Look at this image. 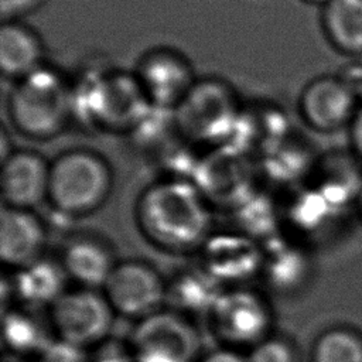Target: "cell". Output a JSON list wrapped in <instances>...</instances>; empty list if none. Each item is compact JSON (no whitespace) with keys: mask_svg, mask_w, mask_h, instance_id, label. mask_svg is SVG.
<instances>
[{"mask_svg":"<svg viewBox=\"0 0 362 362\" xmlns=\"http://www.w3.org/2000/svg\"><path fill=\"white\" fill-rule=\"evenodd\" d=\"M45 242V225L33 209L1 206L0 257L4 266L17 270L40 259Z\"/></svg>","mask_w":362,"mask_h":362,"instance_id":"cell-13","label":"cell"},{"mask_svg":"<svg viewBox=\"0 0 362 362\" xmlns=\"http://www.w3.org/2000/svg\"><path fill=\"white\" fill-rule=\"evenodd\" d=\"M198 362H247V356L240 351L221 346L211 352L202 354Z\"/></svg>","mask_w":362,"mask_h":362,"instance_id":"cell-28","label":"cell"},{"mask_svg":"<svg viewBox=\"0 0 362 362\" xmlns=\"http://www.w3.org/2000/svg\"><path fill=\"white\" fill-rule=\"evenodd\" d=\"M310 362H362V334L351 327H331L314 339Z\"/></svg>","mask_w":362,"mask_h":362,"instance_id":"cell-22","label":"cell"},{"mask_svg":"<svg viewBox=\"0 0 362 362\" xmlns=\"http://www.w3.org/2000/svg\"><path fill=\"white\" fill-rule=\"evenodd\" d=\"M13 298L25 308L49 307L66 288L68 274L59 259H40L14 270L10 276Z\"/></svg>","mask_w":362,"mask_h":362,"instance_id":"cell-15","label":"cell"},{"mask_svg":"<svg viewBox=\"0 0 362 362\" xmlns=\"http://www.w3.org/2000/svg\"><path fill=\"white\" fill-rule=\"evenodd\" d=\"M115 310L98 288L65 290L48 307V324L54 337L90 349L110 337Z\"/></svg>","mask_w":362,"mask_h":362,"instance_id":"cell-6","label":"cell"},{"mask_svg":"<svg viewBox=\"0 0 362 362\" xmlns=\"http://www.w3.org/2000/svg\"><path fill=\"white\" fill-rule=\"evenodd\" d=\"M127 341L136 362H198L202 356L192 318L167 307L136 321Z\"/></svg>","mask_w":362,"mask_h":362,"instance_id":"cell-5","label":"cell"},{"mask_svg":"<svg viewBox=\"0 0 362 362\" xmlns=\"http://www.w3.org/2000/svg\"><path fill=\"white\" fill-rule=\"evenodd\" d=\"M361 98L342 75H320L311 79L298 98V113L304 123L320 133L348 129Z\"/></svg>","mask_w":362,"mask_h":362,"instance_id":"cell-9","label":"cell"},{"mask_svg":"<svg viewBox=\"0 0 362 362\" xmlns=\"http://www.w3.org/2000/svg\"><path fill=\"white\" fill-rule=\"evenodd\" d=\"M304 3H308V4H315V6H321L324 7L325 4H328L331 0H303Z\"/></svg>","mask_w":362,"mask_h":362,"instance_id":"cell-30","label":"cell"},{"mask_svg":"<svg viewBox=\"0 0 362 362\" xmlns=\"http://www.w3.org/2000/svg\"><path fill=\"white\" fill-rule=\"evenodd\" d=\"M134 215L143 236L168 253L198 252L214 232L209 199L187 178H164L146 187Z\"/></svg>","mask_w":362,"mask_h":362,"instance_id":"cell-1","label":"cell"},{"mask_svg":"<svg viewBox=\"0 0 362 362\" xmlns=\"http://www.w3.org/2000/svg\"><path fill=\"white\" fill-rule=\"evenodd\" d=\"M14 359H17V358H14ZM11 362H20V361H18V359H17V361H11Z\"/></svg>","mask_w":362,"mask_h":362,"instance_id":"cell-31","label":"cell"},{"mask_svg":"<svg viewBox=\"0 0 362 362\" xmlns=\"http://www.w3.org/2000/svg\"><path fill=\"white\" fill-rule=\"evenodd\" d=\"M181 127L194 137L215 140L226 136L238 123L233 90L221 79L197 81L185 99L175 107Z\"/></svg>","mask_w":362,"mask_h":362,"instance_id":"cell-8","label":"cell"},{"mask_svg":"<svg viewBox=\"0 0 362 362\" xmlns=\"http://www.w3.org/2000/svg\"><path fill=\"white\" fill-rule=\"evenodd\" d=\"M51 163L38 151L14 150L1 160L3 205L33 209L48 199Z\"/></svg>","mask_w":362,"mask_h":362,"instance_id":"cell-12","label":"cell"},{"mask_svg":"<svg viewBox=\"0 0 362 362\" xmlns=\"http://www.w3.org/2000/svg\"><path fill=\"white\" fill-rule=\"evenodd\" d=\"M7 107L17 132L34 140H48L66 129L74 95L57 69L42 65L13 83Z\"/></svg>","mask_w":362,"mask_h":362,"instance_id":"cell-2","label":"cell"},{"mask_svg":"<svg viewBox=\"0 0 362 362\" xmlns=\"http://www.w3.org/2000/svg\"><path fill=\"white\" fill-rule=\"evenodd\" d=\"M263 252L260 276L264 277L270 288L279 293H291L305 281L310 264L301 249L272 238L266 242Z\"/></svg>","mask_w":362,"mask_h":362,"instance_id":"cell-20","label":"cell"},{"mask_svg":"<svg viewBox=\"0 0 362 362\" xmlns=\"http://www.w3.org/2000/svg\"><path fill=\"white\" fill-rule=\"evenodd\" d=\"M54 339L45 325L25 307L3 310V345L13 358L38 356Z\"/></svg>","mask_w":362,"mask_h":362,"instance_id":"cell-21","label":"cell"},{"mask_svg":"<svg viewBox=\"0 0 362 362\" xmlns=\"http://www.w3.org/2000/svg\"><path fill=\"white\" fill-rule=\"evenodd\" d=\"M198 252L199 266L225 287L245 286L262 273L263 246L238 229L212 232Z\"/></svg>","mask_w":362,"mask_h":362,"instance_id":"cell-10","label":"cell"},{"mask_svg":"<svg viewBox=\"0 0 362 362\" xmlns=\"http://www.w3.org/2000/svg\"><path fill=\"white\" fill-rule=\"evenodd\" d=\"M45 0H0L1 21L18 20L41 7Z\"/></svg>","mask_w":362,"mask_h":362,"instance_id":"cell-26","label":"cell"},{"mask_svg":"<svg viewBox=\"0 0 362 362\" xmlns=\"http://www.w3.org/2000/svg\"><path fill=\"white\" fill-rule=\"evenodd\" d=\"M208 322L222 346L250 351L273 334V308L259 290L245 286L225 287L208 314Z\"/></svg>","mask_w":362,"mask_h":362,"instance_id":"cell-4","label":"cell"},{"mask_svg":"<svg viewBox=\"0 0 362 362\" xmlns=\"http://www.w3.org/2000/svg\"><path fill=\"white\" fill-rule=\"evenodd\" d=\"M133 75L150 105L163 109H175L198 81L189 61L168 48L146 52Z\"/></svg>","mask_w":362,"mask_h":362,"instance_id":"cell-11","label":"cell"},{"mask_svg":"<svg viewBox=\"0 0 362 362\" xmlns=\"http://www.w3.org/2000/svg\"><path fill=\"white\" fill-rule=\"evenodd\" d=\"M348 136H349V151L362 165V105L359 106L356 115L354 116L348 127Z\"/></svg>","mask_w":362,"mask_h":362,"instance_id":"cell-27","label":"cell"},{"mask_svg":"<svg viewBox=\"0 0 362 362\" xmlns=\"http://www.w3.org/2000/svg\"><path fill=\"white\" fill-rule=\"evenodd\" d=\"M38 362H89V349L54 337L38 356Z\"/></svg>","mask_w":362,"mask_h":362,"instance_id":"cell-25","label":"cell"},{"mask_svg":"<svg viewBox=\"0 0 362 362\" xmlns=\"http://www.w3.org/2000/svg\"><path fill=\"white\" fill-rule=\"evenodd\" d=\"M247 362H301L297 345L284 335L272 334L247 351Z\"/></svg>","mask_w":362,"mask_h":362,"instance_id":"cell-23","label":"cell"},{"mask_svg":"<svg viewBox=\"0 0 362 362\" xmlns=\"http://www.w3.org/2000/svg\"><path fill=\"white\" fill-rule=\"evenodd\" d=\"M89 362H136L129 341L106 338L89 349Z\"/></svg>","mask_w":362,"mask_h":362,"instance_id":"cell-24","label":"cell"},{"mask_svg":"<svg viewBox=\"0 0 362 362\" xmlns=\"http://www.w3.org/2000/svg\"><path fill=\"white\" fill-rule=\"evenodd\" d=\"M116 314L139 321L167 305V281L143 260L117 262L102 287Z\"/></svg>","mask_w":362,"mask_h":362,"instance_id":"cell-7","label":"cell"},{"mask_svg":"<svg viewBox=\"0 0 362 362\" xmlns=\"http://www.w3.org/2000/svg\"><path fill=\"white\" fill-rule=\"evenodd\" d=\"M112 185V168L99 153L72 148L51 161L47 201L61 214L85 215L107 199Z\"/></svg>","mask_w":362,"mask_h":362,"instance_id":"cell-3","label":"cell"},{"mask_svg":"<svg viewBox=\"0 0 362 362\" xmlns=\"http://www.w3.org/2000/svg\"><path fill=\"white\" fill-rule=\"evenodd\" d=\"M92 96L93 117L112 129L132 127L150 105L134 75L106 78L93 86Z\"/></svg>","mask_w":362,"mask_h":362,"instance_id":"cell-14","label":"cell"},{"mask_svg":"<svg viewBox=\"0 0 362 362\" xmlns=\"http://www.w3.org/2000/svg\"><path fill=\"white\" fill-rule=\"evenodd\" d=\"M321 8V28L329 45L342 55L361 58L362 0H331Z\"/></svg>","mask_w":362,"mask_h":362,"instance_id":"cell-19","label":"cell"},{"mask_svg":"<svg viewBox=\"0 0 362 362\" xmlns=\"http://www.w3.org/2000/svg\"><path fill=\"white\" fill-rule=\"evenodd\" d=\"M59 262L71 280L89 288H102L117 263L109 246L90 236L68 240L59 255Z\"/></svg>","mask_w":362,"mask_h":362,"instance_id":"cell-16","label":"cell"},{"mask_svg":"<svg viewBox=\"0 0 362 362\" xmlns=\"http://www.w3.org/2000/svg\"><path fill=\"white\" fill-rule=\"evenodd\" d=\"M44 44L40 35L18 20L1 21L0 69L4 78L18 81L44 65Z\"/></svg>","mask_w":362,"mask_h":362,"instance_id":"cell-17","label":"cell"},{"mask_svg":"<svg viewBox=\"0 0 362 362\" xmlns=\"http://www.w3.org/2000/svg\"><path fill=\"white\" fill-rule=\"evenodd\" d=\"M223 288L225 286L201 266L182 270L167 281V305L189 318L195 314L208 317Z\"/></svg>","mask_w":362,"mask_h":362,"instance_id":"cell-18","label":"cell"},{"mask_svg":"<svg viewBox=\"0 0 362 362\" xmlns=\"http://www.w3.org/2000/svg\"><path fill=\"white\" fill-rule=\"evenodd\" d=\"M355 206H356V211L359 214V218L362 219V188H361V191H359V194L355 199Z\"/></svg>","mask_w":362,"mask_h":362,"instance_id":"cell-29","label":"cell"}]
</instances>
